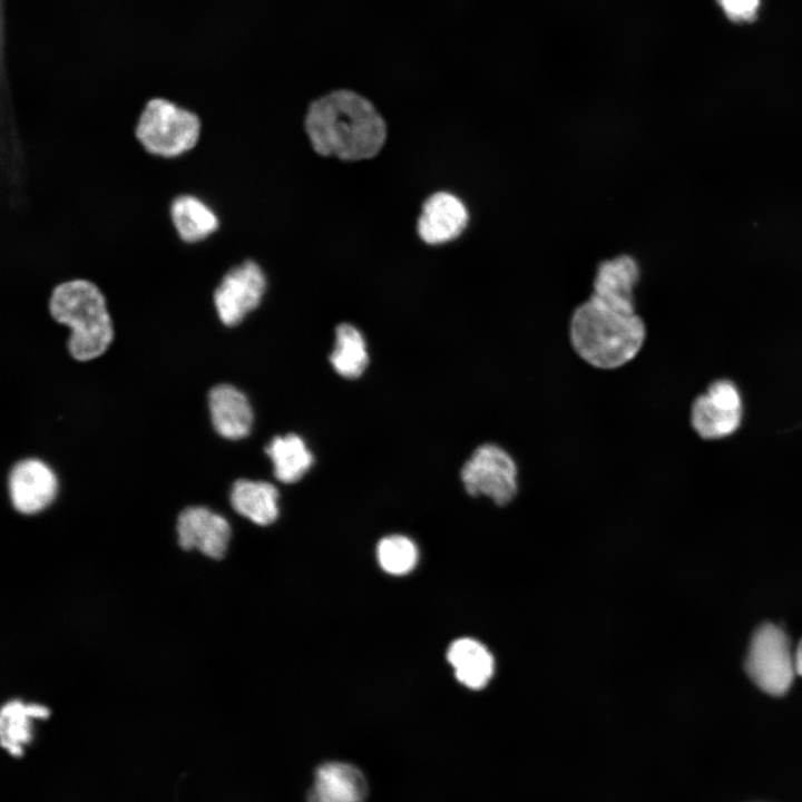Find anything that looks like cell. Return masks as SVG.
I'll return each mask as SVG.
<instances>
[{
	"label": "cell",
	"instance_id": "10",
	"mask_svg": "<svg viewBox=\"0 0 802 802\" xmlns=\"http://www.w3.org/2000/svg\"><path fill=\"white\" fill-rule=\"evenodd\" d=\"M178 542L185 550L196 548L207 557L219 559L231 538L228 521L205 507H188L178 516Z\"/></svg>",
	"mask_w": 802,
	"mask_h": 802
},
{
	"label": "cell",
	"instance_id": "12",
	"mask_svg": "<svg viewBox=\"0 0 802 802\" xmlns=\"http://www.w3.org/2000/svg\"><path fill=\"white\" fill-rule=\"evenodd\" d=\"M468 223V211L454 195L439 192L423 204L418 233L428 244H442L459 236Z\"/></svg>",
	"mask_w": 802,
	"mask_h": 802
},
{
	"label": "cell",
	"instance_id": "1",
	"mask_svg": "<svg viewBox=\"0 0 802 802\" xmlns=\"http://www.w3.org/2000/svg\"><path fill=\"white\" fill-rule=\"evenodd\" d=\"M311 145L322 156L361 160L375 156L387 127L375 107L351 90L332 91L311 104L305 117Z\"/></svg>",
	"mask_w": 802,
	"mask_h": 802
},
{
	"label": "cell",
	"instance_id": "17",
	"mask_svg": "<svg viewBox=\"0 0 802 802\" xmlns=\"http://www.w3.org/2000/svg\"><path fill=\"white\" fill-rule=\"evenodd\" d=\"M277 489L265 481L237 480L231 491L233 508L256 525L267 526L278 515Z\"/></svg>",
	"mask_w": 802,
	"mask_h": 802
},
{
	"label": "cell",
	"instance_id": "11",
	"mask_svg": "<svg viewBox=\"0 0 802 802\" xmlns=\"http://www.w3.org/2000/svg\"><path fill=\"white\" fill-rule=\"evenodd\" d=\"M639 280V267L628 255L603 261L593 282L591 295L608 306L635 314L634 287Z\"/></svg>",
	"mask_w": 802,
	"mask_h": 802
},
{
	"label": "cell",
	"instance_id": "2",
	"mask_svg": "<svg viewBox=\"0 0 802 802\" xmlns=\"http://www.w3.org/2000/svg\"><path fill=\"white\" fill-rule=\"evenodd\" d=\"M567 331L574 353L586 365L605 372L630 364L647 336L640 315L622 313L591 294L574 309Z\"/></svg>",
	"mask_w": 802,
	"mask_h": 802
},
{
	"label": "cell",
	"instance_id": "14",
	"mask_svg": "<svg viewBox=\"0 0 802 802\" xmlns=\"http://www.w3.org/2000/svg\"><path fill=\"white\" fill-rule=\"evenodd\" d=\"M168 216L177 237L184 244H198L219 228L214 208L197 195L185 193L175 196L168 206Z\"/></svg>",
	"mask_w": 802,
	"mask_h": 802
},
{
	"label": "cell",
	"instance_id": "20",
	"mask_svg": "<svg viewBox=\"0 0 802 802\" xmlns=\"http://www.w3.org/2000/svg\"><path fill=\"white\" fill-rule=\"evenodd\" d=\"M366 344L361 332L351 324L343 323L336 327L335 345L330 355L334 370L342 376L355 379L368 365Z\"/></svg>",
	"mask_w": 802,
	"mask_h": 802
},
{
	"label": "cell",
	"instance_id": "16",
	"mask_svg": "<svg viewBox=\"0 0 802 802\" xmlns=\"http://www.w3.org/2000/svg\"><path fill=\"white\" fill-rule=\"evenodd\" d=\"M447 659L454 669L456 678L470 689H481L491 679L495 659L480 642L463 637L451 643Z\"/></svg>",
	"mask_w": 802,
	"mask_h": 802
},
{
	"label": "cell",
	"instance_id": "19",
	"mask_svg": "<svg viewBox=\"0 0 802 802\" xmlns=\"http://www.w3.org/2000/svg\"><path fill=\"white\" fill-rule=\"evenodd\" d=\"M48 715L49 710L42 705H27L20 701L7 703L2 707L0 716L2 745L11 754H21L25 744L31 740L32 720L45 718Z\"/></svg>",
	"mask_w": 802,
	"mask_h": 802
},
{
	"label": "cell",
	"instance_id": "18",
	"mask_svg": "<svg viewBox=\"0 0 802 802\" xmlns=\"http://www.w3.org/2000/svg\"><path fill=\"white\" fill-rule=\"evenodd\" d=\"M274 476L285 483L300 480L313 463V456L301 437L294 433L275 437L266 447Z\"/></svg>",
	"mask_w": 802,
	"mask_h": 802
},
{
	"label": "cell",
	"instance_id": "7",
	"mask_svg": "<svg viewBox=\"0 0 802 802\" xmlns=\"http://www.w3.org/2000/svg\"><path fill=\"white\" fill-rule=\"evenodd\" d=\"M265 288V275L254 261L246 260L229 268L213 294L219 320L227 326L241 323L258 306Z\"/></svg>",
	"mask_w": 802,
	"mask_h": 802
},
{
	"label": "cell",
	"instance_id": "22",
	"mask_svg": "<svg viewBox=\"0 0 802 802\" xmlns=\"http://www.w3.org/2000/svg\"><path fill=\"white\" fill-rule=\"evenodd\" d=\"M725 16L733 22H752L757 18L760 0H716Z\"/></svg>",
	"mask_w": 802,
	"mask_h": 802
},
{
	"label": "cell",
	"instance_id": "3",
	"mask_svg": "<svg viewBox=\"0 0 802 802\" xmlns=\"http://www.w3.org/2000/svg\"><path fill=\"white\" fill-rule=\"evenodd\" d=\"M49 312L71 330L68 350L76 360L101 355L114 338L106 299L88 278L75 277L56 285L49 297Z\"/></svg>",
	"mask_w": 802,
	"mask_h": 802
},
{
	"label": "cell",
	"instance_id": "21",
	"mask_svg": "<svg viewBox=\"0 0 802 802\" xmlns=\"http://www.w3.org/2000/svg\"><path fill=\"white\" fill-rule=\"evenodd\" d=\"M381 568L394 576L409 574L418 563V548L405 536L392 535L382 538L376 548Z\"/></svg>",
	"mask_w": 802,
	"mask_h": 802
},
{
	"label": "cell",
	"instance_id": "13",
	"mask_svg": "<svg viewBox=\"0 0 802 802\" xmlns=\"http://www.w3.org/2000/svg\"><path fill=\"white\" fill-rule=\"evenodd\" d=\"M368 783L354 765L327 762L320 765L307 794V802H363Z\"/></svg>",
	"mask_w": 802,
	"mask_h": 802
},
{
	"label": "cell",
	"instance_id": "23",
	"mask_svg": "<svg viewBox=\"0 0 802 802\" xmlns=\"http://www.w3.org/2000/svg\"><path fill=\"white\" fill-rule=\"evenodd\" d=\"M795 657V672L802 675V639L800 640L796 651L794 652Z\"/></svg>",
	"mask_w": 802,
	"mask_h": 802
},
{
	"label": "cell",
	"instance_id": "4",
	"mask_svg": "<svg viewBox=\"0 0 802 802\" xmlns=\"http://www.w3.org/2000/svg\"><path fill=\"white\" fill-rule=\"evenodd\" d=\"M202 135L197 113L166 97L149 98L138 116L134 136L151 156L174 159L193 150Z\"/></svg>",
	"mask_w": 802,
	"mask_h": 802
},
{
	"label": "cell",
	"instance_id": "15",
	"mask_svg": "<svg viewBox=\"0 0 802 802\" xmlns=\"http://www.w3.org/2000/svg\"><path fill=\"white\" fill-rule=\"evenodd\" d=\"M212 423L218 434L236 440L252 428L253 411L246 395L231 384H218L208 393Z\"/></svg>",
	"mask_w": 802,
	"mask_h": 802
},
{
	"label": "cell",
	"instance_id": "8",
	"mask_svg": "<svg viewBox=\"0 0 802 802\" xmlns=\"http://www.w3.org/2000/svg\"><path fill=\"white\" fill-rule=\"evenodd\" d=\"M740 420L741 399L730 381L714 382L692 405V426L703 438L727 436L737 428Z\"/></svg>",
	"mask_w": 802,
	"mask_h": 802
},
{
	"label": "cell",
	"instance_id": "6",
	"mask_svg": "<svg viewBox=\"0 0 802 802\" xmlns=\"http://www.w3.org/2000/svg\"><path fill=\"white\" fill-rule=\"evenodd\" d=\"M750 678L762 691L780 696L791 687L795 672V657L785 633L765 623L754 633L745 661Z\"/></svg>",
	"mask_w": 802,
	"mask_h": 802
},
{
	"label": "cell",
	"instance_id": "5",
	"mask_svg": "<svg viewBox=\"0 0 802 802\" xmlns=\"http://www.w3.org/2000/svg\"><path fill=\"white\" fill-rule=\"evenodd\" d=\"M518 475L512 454L492 441L476 447L460 469V479L469 496H485L499 507L517 497Z\"/></svg>",
	"mask_w": 802,
	"mask_h": 802
},
{
	"label": "cell",
	"instance_id": "9",
	"mask_svg": "<svg viewBox=\"0 0 802 802\" xmlns=\"http://www.w3.org/2000/svg\"><path fill=\"white\" fill-rule=\"evenodd\" d=\"M57 478L51 468L38 459L17 462L9 475V493L16 510L32 515L48 507L57 493Z\"/></svg>",
	"mask_w": 802,
	"mask_h": 802
}]
</instances>
